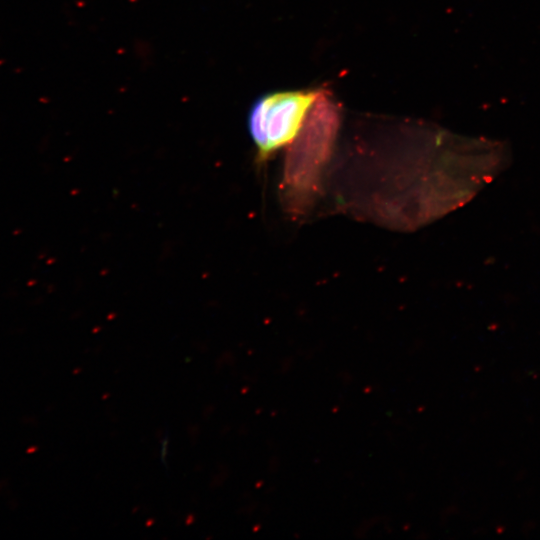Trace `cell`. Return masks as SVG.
I'll return each instance as SVG.
<instances>
[{
	"label": "cell",
	"instance_id": "obj_1",
	"mask_svg": "<svg viewBox=\"0 0 540 540\" xmlns=\"http://www.w3.org/2000/svg\"><path fill=\"white\" fill-rule=\"evenodd\" d=\"M340 123L338 104L328 91L320 90L299 132L286 146L280 198L290 216H303L314 206Z\"/></svg>",
	"mask_w": 540,
	"mask_h": 540
},
{
	"label": "cell",
	"instance_id": "obj_2",
	"mask_svg": "<svg viewBox=\"0 0 540 540\" xmlns=\"http://www.w3.org/2000/svg\"><path fill=\"white\" fill-rule=\"evenodd\" d=\"M320 90L273 92L253 104L248 127L259 161L269 159L294 139Z\"/></svg>",
	"mask_w": 540,
	"mask_h": 540
}]
</instances>
